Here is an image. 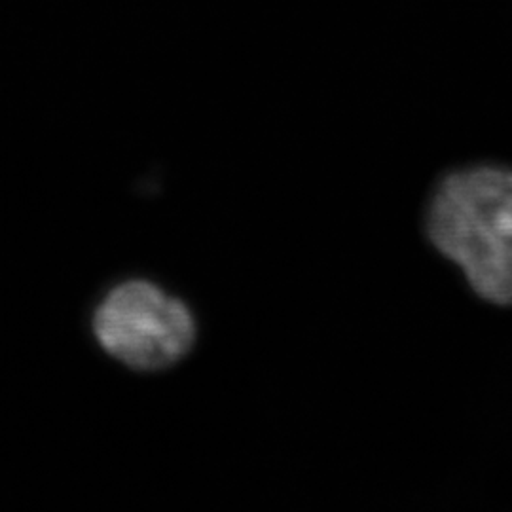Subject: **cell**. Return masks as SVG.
<instances>
[{
    "label": "cell",
    "mask_w": 512,
    "mask_h": 512,
    "mask_svg": "<svg viewBox=\"0 0 512 512\" xmlns=\"http://www.w3.org/2000/svg\"><path fill=\"white\" fill-rule=\"evenodd\" d=\"M425 228L480 298L511 306V169L482 165L448 175L429 203Z\"/></svg>",
    "instance_id": "obj_1"
},
{
    "label": "cell",
    "mask_w": 512,
    "mask_h": 512,
    "mask_svg": "<svg viewBox=\"0 0 512 512\" xmlns=\"http://www.w3.org/2000/svg\"><path fill=\"white\" fill-rule=\"evenodd\" d=\"M93 332L109 355L135 370H164L196 342L194 315L181 300L148 281L114 287L99 304Z\"/></svg>",
    "instance_id": "obj_2"
}]
</instances>
